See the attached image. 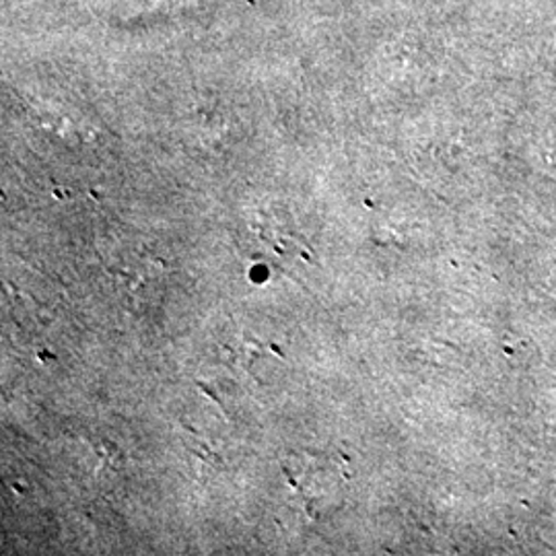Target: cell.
<instances>
[{
  "label": "cell",
  "instance_id": "obj_1",
  "mask_svg": "<svg viewBox=\"0 0 556 556\" xmlns=\"http://www.w3.org/2000/svg\"><path fill=\"white\" fill-rule=\"evenodd\" d=\"M282 472L289 486L303 503L305 514L312 519H321L330 509L337 507L334 477L324 466L321 457L309 454L295 456L291 462L282 464Z\"/></svg>",
  "mask_w": 556,
  "mask_h": 556
}]
</instances>
